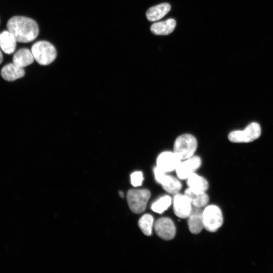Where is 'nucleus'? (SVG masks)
<instances>
[{
    "label": "nucleus",
    "instance_id": "f257e3e1",
    "mask_svg": "<svg viewBox=\"0 0 273 273\" xmlns=\"http://www.w3.org/2000/svg\"><path fill=\"white\" fill-rule=\"evenodd\" d=\"M8 30L15 37L17 42L27 43L34 40L38 36L39 28L33 19L24 16H14L7 24Z\"/></svg>",
    "mask_w": 273,
    "mask_h": 273
},
{
    "label": "nucleus",
    "instance_id": "f03ea898",
    "mask_svg": "<svg viewBox=\"0 0 273 273\" xmlns=\"http://www.w3.org/2000/svg\"><path fill=\"white\" fill-rule=\"evenodd\" d=\"M34 60L40 65H48L52 63L57 56L55 47L50 42L41 40L34 43L31 49Z\"/></svg>",
    "mask_w": 273,
    "mask_h": 273
},
{
    "label": "nucleus",
    "instance_id": "7ed1b4c3",
    "mask_svg": "<svg viewBox=\"0 0 273 273\" xmlns=\"http://www.w3.org/2000/svg\"><path fill=\"white\" fill-rule=\"evenodd\" d=\"M197 147L196 139L192 134H184L175 140L173 152L180 160L193 156Z\"/></svg>",
    "mask_w": 273,
    "mask_h": 273
},
{
    "label": "nucleus",
    "instance_id": "20e7f679",
    "mask_svg": "<svg viewBox=\"0 0 273 273\" xmlns=\"http://www.w3.org/2000/svg\"><path fill=\"white\" fill-rule=\"evenodd\" d=\"M151 194L147 189H130L127 194L130 209L135 213H140L146 209Z\"/></svg>",
    "mask_w": 273,
    "mask_h": 273
},
{
    "label": "nucleus",
    "instance_id": "39448f33",
    "mask_svg": "<svg viewBox=\"0 0 273 273\" xmlns=\"http://www.w3.org/2000/svg\"><path fill=\"white\" fill-rule=\"evenodd\" d=\"M204 227L210 232H216L222 224L223 216L220 208L214 205L206 207L203 212Z\"/></svg>",
    "mask_w": 273,
    "mask_h": 273
},
{
    "label": "nucleus",
    "instance_id": "423d86ee",
    "mask_svg": "<svg viewBox=\"0 0 273 273\" xmlns=\"http://www.w3.org/2000/svg\"><path fill=\"white\" fill-rule=\"evenodd\" d=\"M260 134V125L256 122H252L243 130L232 131L229 133L228 138L233 143H249L258 138Z\"/></svg>",
    "mask_w": 273,
    "mask_h": 273
},
{
    "label": "nucleus",
    "instance_id": "0eeeda50",
    "mask_svg": "<svg viewBox=\"0 0 273 273\" xmlns=\"http://www.w3.org/2000/svg\"><path fill=\"white\" fill-rule=\"evenodd\" d=\"M156 234L165 240L172 239L176 233V228L173 221L168 217L158 219L154 224Z\"/></svg>",
    "mask_w": 273,
    "mask_h": 273
},
{
    "label": "nucleus",
    "instance_id": "6e6552de",
    "mask_svg": "<svg viewBox=\"0 0 273 273\" xmlns=\"http://www.w3.org/2000/svg\"><path fill=\"white\" fill-rule=\"evenodd\" d=\"M201 160L198 156H192L179 163L176 168L177 177L181 179H187L201 166Z\"/></svg>",
    "mask_w": 273,
    "mask_h": 273
},
{
    "label": "nucleus",
    "instance_id": "1a4fd4ad",
    "mask_svg": "<svg viewBox=\"0 0 273 273\" xmlns=\"http://www.w3.org/2000/svg\"><path fill=\"white\" fill-rule=\"evenodd\" d=\"M157 167L165 172L175 170L181 160L173 152L161 153L157 159Z\"/></svg>",
    "mask_w": 273,
    "mask_h": 273
},
{
    "label": "nucleus",
    "instance_id": "9d476101",
    "mask_svg": "<svg viewBox=\"0 0 273 273\" xmlns=\"http://www.w3.org/2000/svg\"><path fill=\"white\" fill-rule=\"evenodd\" d=\"M173 211L179 218H188L192 209L189 198L184 194H176L173 198Z\"/></svg>",
    "mask_w": 273,
    "mask_h": 273
},
{
    "label": "nucleus",
    "instance_id": "9b49d317",
    "mask_svg": "<svg viewBox=\"0 0 273 273\" xmlns=\"http://www.w3.org/2000/svg\"><path fill=\"white\" fill-rule=\"evenodd\" d=\"M203 210L201 208L192 207L188 216V226L190 232L194 234L200 233L204 227Z\"/></svg>",
    "mask_w": 273,
    "mask_h": 273
},
{
    "label": "nucleus",
    "instance_id": "f8f14e48",
    "mask_svg": "<svg viewBox=\"0 0 273 273\" xmlns=\"http://www.w3.org/2000/svg\"><path fill=\"white\" fill-rule=\"evenodd\" d=\"M165 172L158 181L163 189L171 194H176L181 190L182 185L180 181L174 176L167 175Z\"/></svg>",
    "mask_w": 273,
    "mask_h": 273
},
{
    "label": "nucleus",
    "instance_id": "ddd939ff",
    "mask_svg": "<svg viewBox=\"0 0 273 273\" xmlns=\"http://www.w3.org/2000/svg\"><path fill=\"white\" fill-rule=\"evenodd\" d=\"M1 74L5 80L12 81L23 77L25 71L23 68L12 63L4 66L1 70Z\"/></svg>",
    "mask_w": 273,
    "mask_h": 273
},
{
    "label": "nucleus",
    "instance_id": "4468645a",
    "mask_svg": "<svg viewBox=\"0 0 273 273\" xmlns=\"http://www.w3.org/2000/svg\"><path fill=\"white\" fill-rule=\"evenodd\" d=\"M17 42L14 36L8 30L0 33V48L6 54H11L15 51Z\"/></svg>",
    "mask_w": 273,
    "mask_h": 273
},
{
    "label": "nucleus",
    "instance_id": "2eb2a0df",
    "mask_svg": "<svg viewBox=\"0 0 273 273\" xmlns=\"http://www.w3.org/2000/svg\"><path fill=\"white\" fill-rule=\"evenodd\" d=\"M34 60L31 51L28 49L23 48L18 50L14 55L13 63L23 68L32 64Z\"/></svg>",
    "mask_w": 273,
    "mask_h": 273
},
{
    "label": "nucleus",
    "instance_id": "dca6fc26",
    "mask_svg": "<svg viewBox=\"0 0 273 273\" xmlns=\"http://www.w3.org/2000/svg\"><path fill=\"white\" fill-rule=\"evenodd\" d=\"M176 22L170 18L164 21L153 24L150 28L151 32L156 35H168L174 29Z\"/></svg>",
    "mask_w": 273,
    "mask_h": 273
},
{
    "label": "nucleus",
    "instance_id": "f3484780",
    "mask_svg": "<svg viewBox=\"0 0 273 273\" xmlns=\"http://www.w3.org/2000/svg\"><path fill=\"white\" fill-rule=\"evenodd\" d=\"M184 194L187 196L194 207L202 208L209 202V197L205 192H195L188 188L186 190Z\"/></svg>",
    "mask_w": 273,
    "mask_h": 273
},
{
    "label": "nucleus",
    "instance_id": "a211bd4d",
    "mask_svg": "<svg viewBox=\"0 0 273 273\" xmlns=\"http://www.w3.org/2000/svg\"><path fill=\"white\" fill-rule=\"evenodd\" d=\"M170 10V5L162 3L150 8L146 12V17L150 21H155L163 18Z\"/></svg>",
    "mask_w": 273,
    "mask_h": 273
},
{
    "label": "nucleus",
    "instance_id": "6ab92c4d",
    "mask_svg": "<svg viewBox=\"0 0 273 273\" xmlns=\"http://www.w3.org/2000/svg\"><path fill=\"white\" fill-rule=\"evenodd\" d=\"M187 184L189 189L195 192H205L208 189L207 180L195 173L187 178Z\"/></svg>",
    "mask_w": 273,
    "mask_h": 273
},
{
    "label": "nucleus",
    "instance_id": "aec40b11",
    "mask_svg": "<svg viewBox=\"0 0 273 273\" xmlns=\"http://www.w3.org/2000/svg\"><path fill=\"white\" fill-rule=\"evenodd\" d=\"M153 222V217L150 214H146L139 219L138 225L143 234L150 236L152 234Z\"/></svg>",
    "mask_w": 273,
    "mask_h": 273
},
{
    "label": "nucleus",
    "instance_id": "412c9836",
    "mask_svg": "<svg viewBox=\"0 0 273 273\" xmlns=\"http://www.w3.org/2000/svg\"><path fill=\"white\" fill-rule=\"evenodd\" d=\"M171 204V198L169 196H164L154 202L151 209L157 213H162L167 210Z\"/></svg>",
    "mask_w": 273,
    "mask_h": 273
},
{
    "label": "nucleus",
    "instance_id": "4be33fe9",
    "mask_svg": "<svg viewBox=\"0 0 273 273\" xmlns=\"http://www.w3.org/2000/svg\"><path fill=\"white\" fill-rule=\"evenodd\" d=\"M143 179V173L140 171H134L130 175V182L134 187L141 186Z\"/></svg>",
    "mask_w": 273,
    "mask_h": 273
},
{
    "label": "nucleus",
    "instance_id": "5701e85b",
    "mask_svg": "<svg viewBox=\"0 0 273 273\" xmlns=\"http://www.w3.org/2000/svg\"><path fill=\"white\" fill-rule=\"evenodd\" d=\"M2 61H3V55L0 50V64L2 62Z\"/></svg>",
    "mask_w": 273,
    "mask_h": 273
},
{
    "label": "nucleus",
    "instance_id": "b1692460",
    "mask_svg": "<svg viewBox=\"0 0 273 273\" xmlns=\"http://www.w3.org/2000/svg\"><path fill=\"white\" fill-rule=\"evenodd\" d=\"M119 195L121 197H124V194L121 191L119 192Z\"/></svg>",
    "mask_w": 273,
    "mask_h": 273
}]
</instances>
